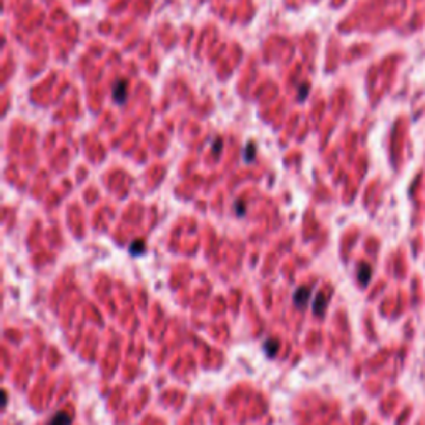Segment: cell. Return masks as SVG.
I'll use <instances>...</instances> for the list:
<instances>
[{"instance_id": "cell-5", "label": "cell", "mask_w": 425, "mask_h": 425, "mask_svg": "<svg viewBox=\"0 0 425 425\" xmlns=\"http://www.w3.org/2000/svg\"><path fill=\"white\" fill-rule=\"evenodd\" d=\"M371 274H372V269H371V266L367 264V263H362L359 266V269H357V277H359V282L362 284V286H367L371 281Z\"/></svg>"}, {"instance_id": "cell-6", "label": "cell", "mask_w": 425, "mask_h": 425, "mask_svg": "<svg viewBox=\"0 0 425 425\" xmlns=\"http://www.w3.org/2000/svg\"><path fill=\"white\" fill-rule=\"evenodd\" d=\"M264 352H266V356H268L269 359L272 357H276V354L279 351V342L276 339H269V341H266L264 342Z\"/></svg>"}, {"instance_id": "cell-4", "label": "cell", "mask_w": 425, "mask_h": 425, "mask_svg": "<svg viewBox=\"0 0 425 425\" xmlns=\"http://www.w3.org/2000/svg\"><path fill=\"white\" fill-rule=\"evenodd\" d=\"M47 425H72V417H70V414H67V412L60 410L50 418Z\"/></svg>"}, {"instance_id": "cell-11", "label": "cell", "mask_w": 425, "mask_h": 425, "mask_svg": "<svg viewBox=\"0 0 425 425\" xmlns=\"http://www.w3.org/2000/svg\"><path fill=\"white\" fill-rule=\"evenodd\" d=\"M221 148H223V141H221V138H218L216 141H214V156H219L221 153Z\"/></svg>"}, {"instance_id": "cell-9", "label": "cell", "mask_w": 425, "mask_h": 425, "mask_svg": "<svg viewBox=\"0 0 425 425\" xmlns=\"http://www.w3.org/2000/svg\"><path fill=\"white\" fill-rule=\"evenodd\" d=\"M307 92H309V85L302 83V85L299 87V97H297V100H299V101L306 100V98H307Z\"/></svg>"}, {"instance_id": "cell-10", "label": "cell", "mask_w": 425, "mask_h": 425, "mask_svg": "<svg viewBox=\"0 0 425 425\" xmlns=\"http://www.w3.org/2000/svg\"><path fill=\"white\" fill-rule=\"evenodd\" d=\"M234 211H236L239 216H244V214H246L244 203L243 201H236V203H234Z\"/></svg>"}, {"instance_id": "cell-1", "label": "cell", "mask_w": 425, "mask_h": 425, "mask_svg": "<svg viewBox=\"0 0 425 425\" xmlns=\"http://www.w3.org/2000/svg\"><path fill=\"white\" fill-rule=\"evenodd\" d=\"M111 97L117 105L123 106L128 100V81L126 80H117L111 87Z\"/></svg>"}, {"instance_id": "cell-2", "label": "cell", "mask_w": 425, "mask_h": 425, "mask_svg": "<svg viewBox=\"0 0 425 425\" xmlns=\"http://www.w3.org/2000/svg\"><path fill=\"white\" fill-rule=\"evenodd\" d=\"M310 294H313V288H299L294 293V304L297 309H304L307 306V302L310 301Z\"/></svg>"}, {"instance_id": "cell-7", "label": "cell", "mask_w": 425, "mask_h": 425, "mask_svg": "<svg viewBox=\"0 0 425 425\" xmlns=\"http://www.w3.org/2000/svg\"><path fill=\"white\" fill-rule=\"evenodd\" d=\"M145 249H147V247H145V243L141 239L133 241V243L130 244V254H133V256H141L145 252Z\"/></svg>"}, {"instance_id": "cell-3", "label": "cell", "mask_w": 425, "mask_h": 425, "mask_svg": "<svg viewBox=\"0 0 425 425\" xmlns=\"http://www.w3.org/2000/svg\"><path fill=\"white\" fill-rule=\"evenodd\" d=\"M327 307V299L324 294H317L313 301V313L316 316H324V310Z\"/></svg>"}, {"instance_id": "cell-8", "label": "cell", "mask_w": 425, "mask_h": 425, "mask_svg": "<svg viewBox=\"0 0 425 425\" xmlns=\"http://www.w3.org/2000/svg\"><path fill=\"white\" fill-rule=\"evenodd\" d=\"M256 156V145L254 143H247V147L244 148V161L251 163Z\"/></svg>"}]
</instances>
